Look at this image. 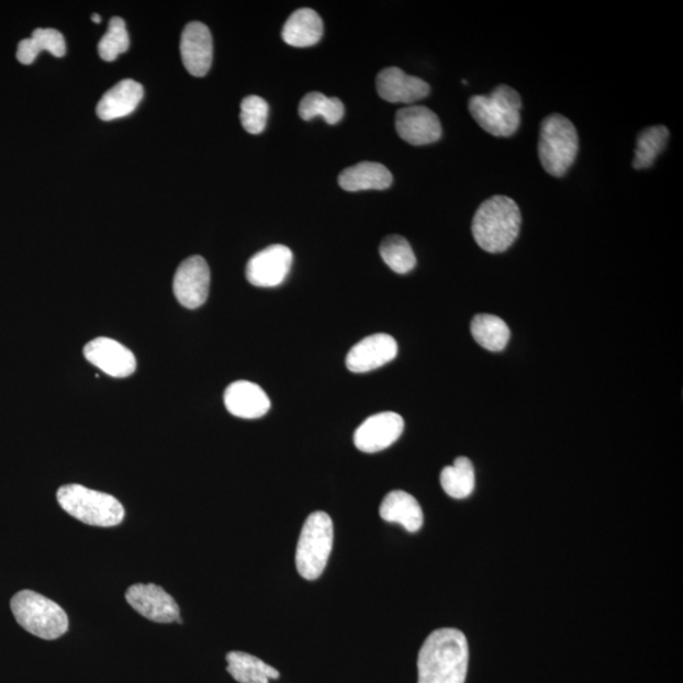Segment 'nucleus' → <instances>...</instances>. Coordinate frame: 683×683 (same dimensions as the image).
Instances as JSON below:
<instances>
[{"mask_svg": "<svg viewBox=\"0 0 683 683\" xmlns=\"http://www.w3.org/2000/svg\"><path fill=\"white\" fill-rule=\"evenodd\" d=\"M211 270L202 256L182 262L173 278V294L187 310L202 306L210 295Z\"/></svg>", "mask_w": 683, "mask_h": 683, "instance_id": "nucleus-8", "label": "nucleus"}, {"mask_svg": "<svg viewBox=\"0 0 683 683\" xmlns=\"http://www.w3.org/2000/svg\"><path fill=\"white\" fill-rule=\"evenodd\" d=\"M299 114L304 121H312L315 116H322L333 126L344 119L345 105L338 98H328L318 91H312L300 102Z\"/></svg>", "mask_w": 683, "mask_h": 683, "instance_id": "nucleus-27", "label": "nucleus"}, {"mask_svg": "<svg viewBox=\"0 0 683 683\" xmlns=\"http://www.w3.org/2000/svg\"><path fill=\"white\" fill-rule=\"evenodd\" d=\"M395 127L400 138L413 146L437 143L441 137L438 115L423 105H413L398 111Z\"/></svg>", "mask_w": 683, "mask_h": 683, "instance_id": "nucleus-13", "label": "nucleus"}, {"mask_svg": "<svg viewBox=\"0 0 683 683\" xmlns=\"http://www.w3.org/2000/svg\"><path fill=\"white\" fill-rule=\"evenodd\" d=\"M380 255L389 268L400 275L411 272L416 265L413 248L402 236H389L382 240Z\"/></svg>", "mask_w": 683, "mask_h": 683, "instance_id": "nucleus-28", "label": "nucleus"}, {"mask_svg": "<svg viewBox=\"0 0 683 683\" xmlns=\"http://www.w3.org/2000/svg\"><path fill=\"white\" fill-rule=\"evenodd\" d=\"M48 52L56 57L66 54V43L60 31L54 29H37L31 38H24L16 48V60L23 65H31L40 53Z\"/></svg>", "mask_w": 683, "mask_h": 683, "instance_id": "nucleus-22", "label": "nucleus"}, {"mask_svg": "<svg viewBox=\"0 0 683 683\" xmlns=\"http://www.w3.org/2000/svg\"><path fill=\"white\" fill-rule=\"evenodd\" d=\"M91 20H93V22H96V23H100V22H102V19H100V15H99V14H93V15H91Z\"/></svg>", "mask_w": 683, "mask_h": 683, "instance_id": "nucleus-31", "label": "nucleus"}, {"mask_svg": "<svg viewBox=\"0 0 683 683\" xmlns=\"http://www.w3.org/2000/svg\"><path fill=\"white\" fill-rule=\"evenodd\" d=\"M63 510L88 526L110 528L124 519V507L114 496L86 486L65 485L57 491Z\"/></svg>", "mask_w": 683, "mask_h": 683, "instance_id": "nucleus-5", "label": "nucleus"}, {"mask_svg": "<svg viewBox=\"0 0 683 683\" xmlns=\"http://www.w3.org/2000/svg\"><path fill=\"white\" fill-rule=\"evenodd\" d=\"M281 36L293 47L314 46L323 36V21L311 8H303L289 16Z\"/></svg>", "mask_w": 683, "mask_h": 683, "instance_id": "nucleus-21", "label": "nucleus"}, {"mask_svg": "<svg viewBox=\"0 0 683 683\" xmlns=\"http://www.w3.org/2000/svg\"><path fill=\"white\" fill-rule=\"evenodd\" d=\"M471 333L481 347L491 352L503 351L511 339V329L496 315L479 314L471 323Z\"/></svg>", "mask_w": 683, "mask_h": 683, "instance_id": "nucleus-24", "label": "nucleus"}, {"mask_svg": "<svg viewBox=\"0 0 683 683\" xmlns=\"http://www.w3.org/2000/svg\"><path fill=\"white\" fill-rule=\"evenodd\" d=\"M380 516L388 523H398L410 533H416L423 527L424 516L422 507L413 495L405 491H391L380 506Z\"/></svg>", "mask_w": 683, "mask_h": 683, "instance_id": "nucleus-19", "label": "nucleus"}, {"mask_svg": "<svg viewBox=\"0 0 683 683\" xmlns=\"http://www.w3.org/2000/svg\"><path fill=\"white\" fill-rule=\"evenodd\" d=\"M403 432V416L384 412L366 419L355 432L354 441L361 452L377 454L394 445Z\"/></svg>", "mask_w": 683, "mask_h": 683, "instance_id": "nucleus-10", "label": "nucleus"}, {"mask_svg": "<svg viewBox=\"0 0 683 683\" xmlns=\"http://www.w3.org/2000/svg\"><path fill=\"white\" fill-rule=\"evenodd\" d=\"M227 411L243 419H258L270 411L271 402L262 388L251 381L233 382L224 393Z\"/></svg>", "mask_w": 683, "mask_h": 683, "instance_id": "nucleus-17", "label": "nucleus"}, {"mask_svg": "<svg viewBox=\"0 0 683 683\" xmlns=\"http://www.w3.org/2000/svg\"><path fill=\"white\" fill-rule=\"evenodd\" d=\"M227 671L239 683H269L278 680L280 672L266 664L260 658L245 652H231L227 654Z\"/></svg>", "mask_w": 683, "mask_h": 683, "instance_id": "nucleus-23", "label": "nucleus"}, {"mask_svg": "<svg viewBox=\"0 0 683 683\" xmlns=\"http://www.w3.org/2000/svg\"><path fill=\"white\" fill-rule=\"evenodd\" d=\"M469 110L479 126L495 137H511L520 126L522 98L510 86H499L488 96H473Z\"/></svg>", "mask_w": 683, "mask_h": 683, "instance_id": "nucleus-4", "label": "nucleus"}, {"mask_svg": "<svg viewBox=\"0 0 683 683\" xmlns=\"http://www.w3.org/2000/svg\"><path fill=\"white\" fill-rule=\"evenodd\" d=\"M579 133L562 114L546 116L540 124L538 155L541 166L555 178H562L576 160Z\"/></svg>", "mask_w": 683, "mask_h": 683, "instance_id": "nucleus-3", "label": "nucleus"}, {"mask_svg": "<svg viewBox=\"0 0 683 683\" xmlns=\"http://www.w3.org/2000/svg\"><path fill=\"white\" fill-rule=\"evenodd\" d=\"M333 548V522L327 513L307 516L296 547L295 563L305 580H316L327 568Z\"/></svg>", "mask_w": 683, "mask_h": 683, "instance_id": "nucleus-7", "label": "nucleus"}, {"mask_svg": "<svg viewBox=\"0 0 683 683\" xmlns=\"http://www.w3.org/2000/svg\"><path fill=\"white\" fill-rule=\"evenodd\" d=\"M144 98V87L131 79L122 80L108 90L97 105V114L102 121L123 119L136 111Z\"/></svg>", "mask_w": 683, "mask_h": 683, "instance_id": "nucleus-18", "label": "nucleus"}, {"mask_svg": "<svg viewBox=\"0 0 683 683\" xmlns=\"http://www.w3.org/2000/svg\"><path fill=\"white\" fill-rule=\"evenodd\" d=\"M128 604L144 618L155 623H182L179 605L171 595L154 584H136L126 593Z\"/></svg>", "mask_w": 683, "mask_h": 683, "instance_id": "nucleus-11", "label": "nucleus"}, {"mask_svg": "<svg viewBox=\"0 0 683 683\" xmlns=\"http://www.w3.org/2000/svg\"><path fill=\"white\" fill-rule=\"evenodd\" d=\"M522 213L510 197L495 195L485 200L474 213L472 235L477 244L490 254H502L519 236Z\"/></svg>", "mask_w": 683, "mask_h": 683, "instance_id": "nucleus-2", "label": "nucleus"}, {"mask_svg": "<svg viewBox=\"0 0 683 683\" xmlns=\"http://www.w3.org/2000/svg\"><path fill=\"white\" fill-rule=\"evenodd\" d=\"M338 182L347 191L385 190L393 184V175L384 165L365 161L342 171Z\"/></svg>", "mask_w": 683, "mask_h": 683, "instance_id": "nucleus-20", "label": "nucleus"}, {"mask_svg": "<svg viewBox=\"0 0 683 683\" xmlns=\"http://www.w3.org/2000/svg\"><path fill=\"white\" fill-rule=\"evenodd\" d=\"M269 116V104L257 96H248L240 103V123L251 135H260L266 128Z\"/></svg>", "mask_w": 683, "mask_h": 683, "instance_id": "nucleus-30", "label": "nucleus"}, {"mask_svg": "<svg viewBox=\"0 0 683 683\" xmlns=\"http://www.w3.org/2000/svg\"><path fill=\"white\" fill-rule=\"evenodd\" d=\"M293 253L284 245H272L256 254L247 264L246 278L257 288H275L288 278Z\"/></svg>", "mask_w": 683, "mask_h": 683, "instance_id": "nucleus-9", "label": "nucleus"}, {"mask_svg": "<svg viewBox=\"0 0 683 683\" xmlns=\"http://www.w3.org/2000/svg\"><path fill=\"white\" fill-rule=\"evenodd\" d=\"M180 53L186 69L193 77H204L213 61V38L210 29L200 22L189 23L182 31Z\"/></svg>", "mask_w": 683, "mask_h": 683, "instance_id": "nucleus-15", "label": "nucleus"}, {"mask_svg": "<svg viewBox=\"0 0 683 683\" xmlns=\"http://www.w3.org/2000/svg\"><path fill=\"white\" fill-rule=\"evenodd\" d=\"M440 485L454 499H466L474 489V469L468 457H458L440 473Z\"/></svg>", "mask_w": 683, "mask_h": 683, "instance_id": "nucleus-26", "label": "nucleus"}, {"mask_svg": "<svg viewBox=\"0 0 683 683\" xmlns=\"http://www.w3.org/2000/svg\"><path fill=\"white\" fill-rule=\"evenodd\" d=\"M396 355V340L385 333H378L363 338L351 348L346 357V366L351 372H369L393 361Z\"/></svg>", "mask_w": 683, "mask_h": 683, "instance_id": "nucleus-14", "label": "nucleus"}, {"mask_svg": "<svg viewBox=\"0 0 683 683\" xmlns=\"http://www.w3.org/2000/svg\"><path fill=\"white\" fill-rule=\"evenodd\" d=\"M377 88L379 96L389 103L412 104L430 93L428 82L394 66L379 72Z\"/></svg>", "mask_w": 683, "mask_h": 683, "instance_id": "nucleus-16", "label": "nucleus"}, {"mask_svg": "<svg viewBox=\"0 0 683 683\" xmlns=\"http://www.w3.org/2000/svg\"><path fill=\"white\" fill-rule=\"evenodd\" d=\"M469 669V643L454 628L433 631L418 656V683H464Z\"/></svg>", "mask_w": 683, "mask_h": 683, "instance_id": "nucleus-1", "label": "nucleus"}, {"mask_svg": "<svg viewBox=\"0 0 683 683\" xmlns=\"http://www.w3.org/2000/svg\"><path fill=\"white\" fill-rule=\"evenodd\" d=\"M11 609L16 623L41 639L54 640L69 630V618L63 607L35 591L23 590L15 594Z\"/></svg>", "mask_w": 683, "mask_h": 683, "instance_id": "nucleus-6", "label": "nucleus"}, {"mask_svg": "<svg viewBox=\"0 0 683 683\" xmlns=\"http://www.w3.org/2000/svg\"><path fill=\"white\" fill-rule=\"evenodd\" d=\"M87 360L108 377L124 379L135 373L137 360L127 347L111 338L99 337L85 347Z\"/></svg>", "mask_w": 683, "mask_h": 683, "instance_id": "nucleus-12", "label": "nucleus"}, {"mask_svg": "<svg viewBox=\"0 0 683 683\" xmlns=\"http://www.w3.org/2000/svg\"><path fill=\"white\" fill-rule=\"evenodd\" d=\"M670 139V131L664 126H653L641 131L637 137V147L632 168L646 170L652 168Z\"/></svg>", "mask_w": 683, "mask_h": 683, "instance_id": "nucleus-25", "label": "nucleus"}, {"mask_svg": "<svg viewBox=\"0 0 683 683\" xmlns=\"http://www.w3.org/2000/svg\"><path fill=\"white\" fill-rule=\"evenodd\" d=\"M130 37L126 23L120 16H113L110 27L98 45L99 56L104 61L111 63L116 60L121 54L128 52Z\"/></svg>", "mask_w": 683, "mask_h": 683, "instance_id": "nucleus-29", "label": "nucleus"}]
</instances>
